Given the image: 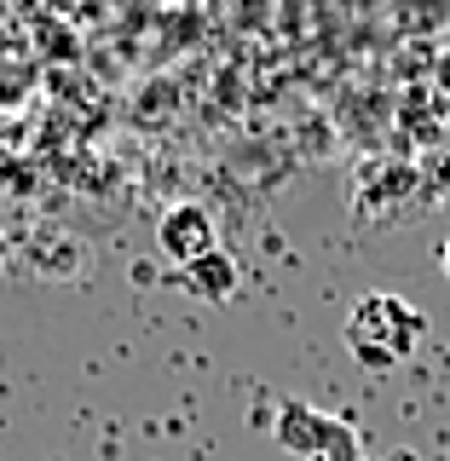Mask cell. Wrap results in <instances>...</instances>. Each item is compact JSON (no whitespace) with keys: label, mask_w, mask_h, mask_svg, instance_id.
I'll use <instances>...</instances> for the list:
<instances>
[{"label":"cell","mask_w":450,"mask_h":461,"mask_svg":"<svg viewBox=\"0 0 450 461\" xmlns=\"http://www.w3.org/2000/svg\"><path fill=\"white\" fill-rule=\"evenodd\" d=\"M156 249H162L173 266H197V259L220 254V230H214V213L202 208V202H179V208L162 213V225H156Z\"/></svg>","instance_id":"obj_3"},{"label":"cell","mask_w":450,"mask_h":461,"mask_svg":"<svg viewBox=\"0 0 450 461\" xmlns=\"http://www.w3.org/2000/svg\"><path fill=\"white\" fill-rule=\"evenodd\" d=\"M271 438H278L289 456H300V461H370L364 456V438H358L353 421L317 410V403H300V398H289L283 410H278Z\"/></svg>","instance_id":"obj_2"},{"label":"cell","mask_w":450,"mask_h":461,"mask_svg":"<svg viewBox=\"0 0 450 461\" xmlns=\"http://www.w3.org/2000/svg\"><path fill=\"white\" fill-rule=\"evenodd\" d=\"M422 335H427V317L404 294H381V288H375V294H364L353 312H346V352H353L358 369H370V375L410 364Z\"/></svg>","instance_id":"obj_1"},{"label":"cell","mask_w":450,"mask_h":461,"mask_svg":"<svg viewBox=\"0 0 450 461\" xmlns=\"http://www.w3.org/2000/svg\"><path fill=\"white\" fill-rule=\"evenodd\" d=\"M439 271H445V283H450V237H445V249H439Z\"/></svg>","instance_id":"obj_5"},{"label":"cell","mask_w":450,"mask_h":461,"mask_svg":"<svg viewBox=\"0 0 450 461\" xmlns=\"http://www.w3.org/2000/svg\"><path fill=\"white\" fill-rule=\"evenodd\" d=\"M185 288H191L197 300H231L237 294V259L231 254H208V259H197V266H185Z\"/></svg>","instance_id":"obj_4"},{"label":"cell","mask_w":450,"mask_h":461,"mask_svg":"<svg viewBox=\"0 0 450 461\" xmlns=\"http://www.w3.org/2000/svg\"><path fill=\"white\" fill-rule=\"evenodd\" d=\"M439 81H450V58H439Z\"/></svg>","instance_id":"obj_6"}]
</instances>
